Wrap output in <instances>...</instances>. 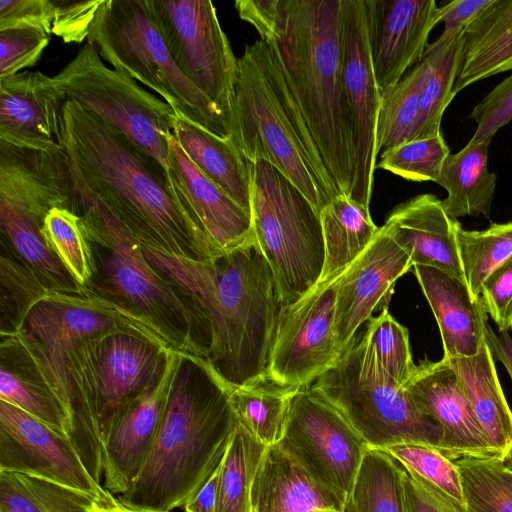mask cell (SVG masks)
I'll return each mask as SVG.
<instances>
[{
  "instance_id": "cell-5",
  "label": "cell",
  "mask_w": 512,
  "mask_h": 512,
  "mask_svg": "<svg viewBox=\"0 0 512 512\" xmlns=\"http://www.w3.org/2000/svg\"><path fill=\"white\" fill-rule=\"evenodd\" d=\"M271 42L327 171L348 195L354 160L343 85L342 0H282Z\"/></svg>"
},
{
  "instance_id": "cell-21",
  "label": "cell",
  "mask_w": 512,
  "mask_h": 512,
  "mask_svg": "<svg viewBox=\"0 0 512 512\" xmlns=\"http://www.w3.org/2000/svg\"><path fill=\"white\" fill-rule=\"evenodd\" d=\"M166 349L130 333L105 338L94 374L95 407L103 442L119 416L148 390L163 364Z\"/></svg>"
},
{
  "instance_id": "cell-23",
  "label": "cell",
  "mask_w": 512,
  "mask_h": 512,
  "mask_svg": "<svg viewBox=\"0 0 512 512\" xmlns=\"http://www.w3.org/2000/svg\"><path fill=\"white\" fill-rule=\"evenodd\" d=\"M383 226L408 254L412 266L435 268L466 285L457 242L461 224L435 195L421 194L400 203Z\"/></svg>"
},
{
  "instance_id": "cell-31",
  "label": "cell",
  "mask_w": 512,
  "mask_h": 512,
  "mask_svg": "<svg viewBox=\"0 0 512 512\" xmlns=\"http://www.w3.org/2000/svg\"><path fill=\"white\" fill-rule=\"evenodd\" d=\"M491 140L469 143L446 158L437 184L447 191L442 200L445 211L454 219L466 216L490 218L496 193L497 176L488 170Z\"/></svg>"
},
{
  "instance_id": "cell-40",
  "label": "cell",
  "mask_w": 512,
  "mask_h": 512,
  "mask_svg": "<svg viewBox=\"0 0 512 512\" xmlns=\"http://www.w3.org/2000/svg\"><path fill=\"white\" fill-rule=\"evenodd\" d=\"M457 242L466 286L472 298L479 300L485 279L512 256V221L491 223L484 230L460 226Z\"/></svg>"
},
{
  "instance_id": "cell-36",
  "label": "cell",
  "mask_w": 512,
  "mask_h": 512,
  "mask_svg": "<svg viewBox=\"0 0 512 512\" xmlns=\"http://www.w3.org/2000/svg\"><path fill=\"white\" fill-rule=\"evenodd\" d=\"M97 502L38 476L0 471V512H93Z\"/></svg>"
},
{
  "instance_id": "cell-56",
  "label": "cell",
  "mask_w": 512,
  "mask_h": 512,
  "mask_svg": "<svg viewBox=\"0 0 512 512\" xmlns=\"http://www.w3.org/2000/svg\"><path fill=\"white\" fill-rule=\"evenodd\" d=\"M485 340L494 359L496 358L505 366L512 380V329L506 332L495 333L488 324Z\"/></svg>"
},
{
  "instance_id": "cell-3",
  "label": "cell",
  "mask_w": 512,
  "mask_h": 512,
  "mask_svg": "<svg viewBox=\"0 0 512 512\" xmlns=\"http://www.w3.org/2000/svg\"><path fill=\"white\" fill-rule=\"evenodd\" d=\"M142 246L151 266L203 312L211 335L206 361L224 385L232 389L267 378L282 303L254 237L208 261Z\"/></svg>"
},
{
  "instance_id": "cell-20",
  "label": "cell",
  "mask_w": 512,
  "mask_h": 512,
  "mask_svg": "<svg viewBox=\"0 0 512 512\" xmlns=\"http://www.w3.org/2000/svg\"><path fill=\"white\" fill-rule=\"evenodd\" d=\"M372 67L383 94L417 65L438 22L434 0H367Z\"/></svg>"
},
{
  "instance_id": "cell-34",
  "label": "cell",
  "mask_w": 512,
  "mask_h": 512,
  "mask_svg": "<svg viewBox=\"0 0 512 512\" xmlns=\"http://www.w3.org/2000/svg\"><path fill=\"white\" fill-rule=\"evenodd\" d=\"M463 44L464 32L442 33L428 44L421 60L426 73L413 139L441 133L443 114L455 97L453 90L462 61Z\"/></svg>"
},
{
  "instance_id": "cell-15",
  "label": "cell",
  "mask_w": 512,
  "mask_h": 512,
  "mask_svg": "<svg viewBox=\"0 0 512 512\" xmlns=\"http://www.w3.org/2000/svg\"><path fill=\"white\" fill-rule=\"evenodd\" d=\"M343 85L350 113L354 171L348 196L370 211L379 155L377 124L381 91L369 46L367 0H342Z\"/></svg>"
},
{
  "instance_id": "cell-44",
  "label": "cell",
  "mask_w": 512,
  "mask_h": 512,
  "mask_svg": "<svg viewBox=\"0 0 512 512\" xmlns=\"http://www.w3.org/2000/svg\"><path fill=\"white\" fill-rule=\"evenodd\" d=\"M406 471L415 474L466 509L461 475L455 462L437 447L399 443L379 449Z\"/></svg>"
},
{
  "instance_id": "cell-30",
  "label": "cell",
  "mask_w": 512,
  "mask_h": 512,
  "mask_svg": "<svg viewBox=\"0 0 512 512\" xmlns=\"http://www.w3.org/2000/svg\"><path fill=\"white\" fill-rule=\"evenodd\" d=\"M358 373L375 382L404 387L414 364L409 333L383 308L371 317L364 333L349 344Z\"/></svg>"
},
{
  "instance_id": "cell-41",
  "label": "cell",
  "mask_w": 512,
  "mask_h": 512,
  "mask_svg": "<svg viewBox=\"0 0 512 512\" xmlns=\"http://www.w3.org/2000/svg\"><path fill=\"white\" fill-rule=\"evenodd\" d=\"M41 232L73 279L90 292L95 264L80 216L67 209L53 208L45 217Z\"/></svg>"
},
{
  "instance_id": "cell-26",
  "label": "cell",
  "mask_w": 512,
  "mask_h": 512,
  "mask_svg": "<svg viewBox=\"0 0 512 512\" xmlns=\"http://www.w3.org/2000/svg\"><path fill=\"white\" fill-rule=\"evenodd\" d=\"M167 141L187 203L208 237L222 251L234 249L249 241L253 237L250 213L235 203L195 166L173 133L168 136Z\"/></svg>"
},
{
  "instance_id": "cell-11",
  "label": "cell",
  "mask_w": 512,
  "mask_h": 512,
  "mask_svg": "<svg viewBox=\"0 0 512 512\" xmlns=\"http://www.w3.org/2000/svg\"><path fill=\"white\" fill-rule=\"evenodd\" d=\"M309 387L344 417L370 449L409 442L440 444L436 421L404 387L362 377L350 346Z\"/></svg>"
},
{
  "instance_id": "cell-58",
  "label": "cell",
  "mask_w": 512,
  "mask_h": 512,
  "mask_svg": "<svg viewBox=\"0 0 512 512\" xmlns=\"http://www.w3.org/2000/svg\"><path fill=\"white\" fill-rule=\"evenodd\" d=\"M504 463L506 467L512 472V455Z\"/></svg>"
},
{
  "instance_id": "cell-25",
  "label": "cell",
  "mask_w": 512,
  "mask_h": 512,
  "mask_svg": "<svg viewBox=\"0 0 512 512\" xmlns=\"http://www.w3.org/2000/svg\"><path fill=\"white\" fill-rule=\"evenodd\" d=\"M255 512H346L281 443L267 448L253 489Z\"/></svg>"
},
{
  "instance_id": "cell-13",
  "label": "cell",
  "mask_w": 512,
  "mask_h": 512,
  "mask_svg": "<svg viewBox=\"0 0 512 512\" xmlns=\"http://www.w3.org/2000/svg\"><path fill=\"white\" fill-rule=\"evenodd\" d=\"M280 443L346 511L368 446L344 417L309 386L299 388Z\"/></svg>"
},
{
  "instance_id": "cell-37",
  "label": "cell",
  "mask_w": 512,
  "mask_h": 512,
  "mask_svg": "<svg viewBox=\"0 0 512 512\" xmlns=\"http://www.w3.org/2000/svg\"><path fill=\"white\" fill-rule=\"evenodd\" d=\"M267 448L237 425L222 460L215 512H253L252 489Z\"/></svg>"
},
{
  "instance_id": "cell-16",
  "label": "cell",
  "mask_w": 512,
  "mask_h": 512,
  "mask_svg": "<svg viewBox=\"0 0 512 512\" xmlns=\"http://www.w3.org/2000/svg\"><path fill=\"white\" fill-rule=\"evenodd\" d=\"M0 471L38 476L86 493L101 503L117 498L93 479L66 436L2 400Z\"/></svg>"
},
{
  "instance_id": "cell-7",
  "label": "cell",
  "mask_w": 512,
  "mask_h": 512,
  "mask_svg": "<svg viewBox=\"0 0 512 512\" xmlns=\"http://www.w3.org/2000/svg\"><path fill=\"white\" fill-rule=\"evenodd\" d=\"M74 174L81 195L80 218L95 264L90 292L149 321L173 349L206 360L211 335L197 303L151 266L142 244Z\"/></svg>"
},
{
  "instance_id": "cell-54",
  "label": "cell",
  "mask_w": 512,
  "mask_h": 512,
  "mask_svg": "<svg viewBox=\"0 0 512 512\" xmlns=\"http://www.w3.org/2000/svg\"><path fill=\"white\" fill-rule=\"evenodd\" d=\"M491 0H455L438 7V22L444 23V34L463 32Z\"/></svg>"
},
{
  "instance_id": "cell-47",
  "label": "cell",
  "mask_w": 512,
  "mask_h": 512,
  "mask_svg": "<svg viewBox=\"0 0 512 512\" xmlns=\"http://www.w3.org/2000/svg\"><path fill=\"white\" fill-rule=\"evenodd\" d=\"M50 34L33 28L0 31V78L19 73L40 59Z\"/></svg>"
},
{
  "instance_id": "cell-1",
  "label": "cell",
  "mask_w": 512,
  "mask_h": 512,
  "mask_svg": "<svg viewBox=\"0 0 512 512\" xmlns=\"http://www.w3.org/2000/svg\"><path fill=\"white\" fill-rule=\"evenodd\" d=\"M114 333L138 335L172 348L149 321L94 293L47 294L30 309L17 331L1 335L0 345L1 360L35 377L56 398L67 437L99 484L104 442L95 407L94 373L101 345Z\"/></svg>"
},
{
  "instance_id": "cell-6",
  "label": "cell",
  "mask_w": 512,
  "mask_h": 512,
  "mask_svg": "<svg viewBox=\"0 0 512 512\" xmlns=\"http://www.w3.org/2000/svg\"><path fill=\"white\" fill-rule=\"evenodd\" d=\"M232 138L250 163L278 169L319 213L341 194L287 82L273 42L245 46L238 58Z\"/></svg>"
},
{
  "instance_id": "cell-45",
  "label": "cell",
  "mask_w": 512,
  "mask_h": 512,
  "mask_svg": "<svg viewBox=\"0 0 512 512\" xmlns=\"http://www.w3.org/2000/svg\"><path fill=\"white\" fill-rule=\"evenodd\" d=\"M450 149L442 133L414 138L383 150L378 168L406 180L438 183Z\"/></svg>"
},
{
  "instance_id": "cell-38",
  "label": "cell",
  "mask_w": 512,
  "mask_h": 512,
  "mask_svg": "<svg viewBox=\"0 0 512 512\" xmlns=\"http://www.w3.org/2000/svg\"><path fill=\"white\" fill-rule=\"evenodd\" d=\"M347 510L404 512L403 468L385 452L368 448L357 474Z\"/></svg>"
},
{
  "instance_id": "cell-18",
  "label": "cell",
  "mask_w": 512,
  "mask_h": 512,
  "mask_svg": "<svg viewBox=\"0 0 512 512\" xmlns=\"http://www.w3.org/2000/svg\"><path fill=\"white\" fill-rule=\"evenodd\" d=\"M408 254L384 226L336 282L335 333L342 353L359 327L383 302L387 307L396 281L412 269Z\"/></svg>"
},
{
  "instance_id": "cell-4",
  "label": "cell",
  "mask_w": 512,
  "mask_h": 512,
  "mask_svg": "<svg viewBox=\"0 0 512 512\" xmlns=\"http://www.w3.org/2000/svg\"><path fill=\"white\" fill-rule=\"evenodd\" d=\"M237 425L222 380L205 359L182 352L152 450L119 501L165 512L184 509L221 463Z\"/></svg>"
},
{
  "instance_id": "cell-43",
  "label": "cell",
  "mask_w": 512,
  "mask_h": 512,
  "mask_svg": "<svg viewBox=\"0 0 512 512\" xmlns=\"http://www.w3.org/2000/svg\"><path fill=\"white\" fill-rule=\"evenodd\" d=\"M1 244L0 332L4 335L17 331L30 309L51 292L9 247Z\"/></svg>"
},
{
  "instance_id": "cell-46",
  "label": "cell",
  "mask_w": 512,
  "mask_h": 512,
  "mask_svg": "<svg viewBox=\"0 0 512 512\" xmlns=\"http://www.w3.org/2000/svg\"><path fill=\"white\" fill-rule=\"evenodd\" d=\"M0 400L16 406L67 437L64 414L52 393L35 377L5 361H1Z\"/></svg>"
},
{
  "instance_id": "cell-17",
  "label": "cell",
  "mask_w": 512,
  "mask_h": 512,
  "mask_svg": "<svg viewBox=\"0 0 512 512\" xmlns=\"http://www.w3.org/2000/svg\"><path fill=\"white\" fill-rule=\"evenodd\" d=\"M182 352L168 348L148 390L116 420L104 440L103 487L119 496L140 474L156 440Z\"/></svg>"
},
{
  "instance_id": "cell-52",
  "label": "cell",
  "mask_w": 512,
  "mask_h": 512,
  "mask_svg": "<svg viewBox=\"0 0 512 512\" xmlns=\"http://www.w3.org/2000/svg\"><path fill=\"white\" fill-rule=\"evenodd\" d=\"M403 470L410 512H468L420 477Z\"/></svg>"
},
{
  "instance_id": "cell-12",
  "label": "cell",
  "mask_w": 512,
  "mask_h": 512,
  "mask_svg": "<svg viewBox=\"0 0 512 512\" xmlns=\"http://www.w3.org/2000/svg\"><path fill=\"white\" fill-rule=\"evenodd\" d=\"M164 44L181 73L222 112L232 128L238 68L209 0H146Z\"/></svg>"
},
{
  "instance_id": "cell-42",
  "label": "cell",
  "mask_w": 512,
  "mask_h": 512,
  "mask_svg": "<svg viewBox=\"0 0 512 512\" xmlns=\"http://www.w3.org/2000/svg\"><path fill=\"white\" fill-rule=\"evenodd\" d=\"M468 512H512V472L496 458L453 460Z\"/></svg>"
},
{
  "instance_id": "cell-57",
  "label": "cell",
  "mask_w": 512,
  "mask_h": 512,
  "mask_svg": "<svg viewBox=\"0 0 512 512\" xmlns=\"http://www.w3.org/2000/svg\"><path fill=\"white\" fill-rule=\"evenodd\" d=\"M93 512H165L151 509L129 507L121 503L118 497L109 503L97 502Z\"/></svg>"
},
{
  "instance_id": "cell-28",
  "label": "cell",
  "mask_w": 512,
  "mask_h": 512,
  "mask_svg": "<svg viewBox=\"0 0 512 512\" xmlns=\"http://www.w3.org/2000/svg\"><path fill=\"white\" fill-rule=\"evenodd\" d=\"M463 32L455 96L471 84L512 70V0H491Z\"/></svg>"
},
{
  "instance_id": "cell-27",
  "label": "cell",
  "mask_w": 512,
  "mask_h": 512,
  "mask_svg": "<svg viewBox=\"0 0 512 512\" xmlns=\"http://www.w3.org/2000/svg\"><path fill=\"white\" fill-rule=\"evenodd\" d=\"M443 359L455 371L478 422L499 459L505 462L512 455V410L486 340L473 356Z\"/></svg>"
},
{
  "instance_id": "cell-59",
  "label": "cell",
  "mask_w": 512,
  "mask_h": 512,
  "mask_svg": "<svg viewBox=\"0 0 512 512\" xmlns=\"http://www.w3.org/2000/svg\"><path fill=\"white\" fill-rule=\"evenodd\" d=\"M253 512H255V511L253 510Z\"/></svg>"
},
{
  "instance_id": "cell-19",
  "label": "cell",
  "mask_w": 512,
  "mask_h": 512,
  "mask_svg": "<svg viewBox=\"0 0 512 512\" xmlns=\"http://www.w3.org/2000/svg\"><path fill=\"white\" fill-rule=\"evenodd\" d=\"M404 389L439 425L441 440L437 448L447 457L499 459L445 359L421 360Z\"/></svg>"
},
{
  "instance_id": "cell-53",
  "label": "cell",
  "mask_w": 512,
  "mask_h": 512,
  "mask_svg": "<svg viewBox=\"0 0 512 512\" xmlns=\"http://www.w3.org/2000/svg\"><path fill=\"white\" fill-rule=\"evenodd\" d=\"M234 4L239 17L255 27L260 39L276 38L282 0H237Z\"/></svg>"
},
{
  "instance_id": "cell-10",
  "label": "cell",
  "mask_w": 512,
  "mask_h": 512,
  "mask_svg": "<svg viewBox=\"0 0 512 512\" xmlns=\"http://www.w3.org/2000/svg\"><path fill=\"white\" fill-rule=\"evenodd\" d=\"M53 77L68 99L124 134L167 178L190 211L169 152L167 138L177 117L169 104L124 70L109 68L88 43Z\"/></svg>"
},
{
  "instance_id": "cell-32",
  "label": "cell",
  "mask_w": 512,
  "mask_h": 512,
  "mask_svg": "<svg viewBox=\"0 0 512 512\" xmlns=\"http://www.w3.org/2000/svg\"><path fill=\"white\" fill-rule=\"evenodd\" d=\"M43 223L26 211L0 200L1 242L4 243L51 293L82 295L86 292L49 248Z\"/></svg>"
},
{
  "instance_id": "cell-50",
  "label": "cell",
  "mask_w": 512,
  "mask_h": 512,
  "mask_svg": "<svg viewBox=\"0 0 512 512\" xmlns=\"http://www.w3.org/2000/svg\"><path fill=\"white\" fill-rule=\"evenodd\" d=\"M52 2L54 5L52 33L65 43H81L88 38L103 0L79 2L52 0Z\"/></svg>"
},
{
  "instance_id": "cell-35",
  "label": "cell",
  "mask_w": 512,
  "mask_h": 512,
  "mask_svg": "<svg viewBox=\"0 0 512 512\" xmlns=\"http://www.w3.org/2000/svg\"><path fill=\"white\" fill-rule=\"evenodd\" d=\"M298 389L281 386L267 377L228 389V393L238 424L270 447L284 438L291 400Z\"/></svg>"
},
{
  "instance_id": "cell-14",
  "label": "cell",
  "mask_w": 512,
  "mask_h": 512,
  "mask_svg": "<svg viewBox=\"0 0 512 512\" xmlns=\"http://www.w3.org/2000/svg\"><path fill=\"white\" fill-rule=\"evenodd\" d=\"M317 283L282 306L271 344L267 376L284 387L310 386L343 354L335 333L336 282Z\"/></svg>"
},
{
  "instance_id": "cell-33",
  "label": "cell",
  "mask_w": 512,
  "mask_h": 512,
  "mask_svg": "<svg viewBox=\"0 0 512 512\" xmlns=\"http://www.w3.org/2000/svg\"><path fill=\"white\" fill-rule=\"evenodd\" d=\"M325 260L318 283L340 275L369 245L377 227L366 210L348 195L339 194L320 213Z\"/></svg>"
},
{
  "instance_id": "cell-8",
  "label": "cell",
  "mask_w": 512,
  "mask_h": 512,
  "mask_svg": "<svg viewBox=\"0 0 512 512\" xmlns=\"http://www.w3.org/2000/svg\"><path fill=\"white\" fill-rule=\"evenodd\" d=\"M87 41L114 69L155 91L177 116L219 137H232L220 109L173 62L146 0H103Z\"/></svg>"
},
{
  "instance_id": "cell-24",
  "label": "cell",
  "mask_w": 512,
  "mask_h": 512,
  "mask_svg": "<svg viewBox=\"0 0 512 512\" xmlns=\"http://www.w3.org/2000/svg\"><path fill=\"white\" fill-rule=\"evenodd\" d=\"M412 269L437 321L443 358L475 355L488 325L480 301L465 284L440 270L420 265Z\"/></svg>"
},
{
  "instance_id": "cell-39",
  "label": "cell",
  "mask_w": 512,
  "mask_h": 512,
  "mask_svg": "<svg viewBox=\"0 0 512 512\" xmlns=\"http://www.w3.org/2000/svg\"><path fill=\"white\" fill-rule=\"evenodd\" d=\"M425 73V65L420 61L396 85L382 94L377 124L379 154L413 139Z\"/></svg>"
},
{
  "instance_id": "cell-22",
  "label": "cell",
  "mask_w": 512,
  "mask_h": 512,
  "mask_svg": "<svg viewBox=\"0 0 512 512\" xmlns=\"http://www.w3.org/2000/svg\"><path fill=\"white\" fill-rule=\"evenodd\" d=\"M67 100L54 77L40 71L0 78V140L21 147L62 149V110Z\"/></svg>"
},
{
  "instance_id": "cell-29",
  "label": "cell",
  "mask_w": 512,
  "mask_h": 512,
  "mask_svg": "<svg viewBox=\"0 0 512 512\" xmlns=\"http://www.w3.org/2000/svg\"><path fill=\"white\" fill-rule=\"evenodd\" d=\"M173 135L195 166L250 213V162L233 138L219 137L179 116Z\"/></svg>"
},
{
  "instance_id": "cell-48",
  "label": "cell",
  "mask_w": 512,
  "mask_h": 512,
  "mask_svg": "<svg viewBox=\"0 0 512 512\" xmlns=\"http://www.w3.org/2000/svg\"><path fill=\"white\" fill-rule=\"evenodd\" d=\"M476 130L469 143L491 140L495 133L512 120V74L494 87L469 116Z\"/></svg>"
},
{
  "instance_id": "cell-51",
  "label": "cell",
  "mask_w": 512,
  "mask_h": 512,
  "mask_svg": "<svg viewBox=\"0 0 512 512\" xmlns=\"http://www.w3.org/2000/svg\"><path fill=\"white\" fill-rule=\"evenodd\" d=\"M52 0H0V31L33 28L52 33Z\"/></svg>"
},
{
  "instance_id": "cell-2",
  "label": "cell",
  "mask_w": 512,
  "mask_h": 512,
  "mask_svg": "<svg viewBox=\"0 0 512 512\" xmlns=\"http://www.w3.org/2000/svg\"><path fill=\"white\" fill-rule=\"evenodd\" d=\"M62 148L84 184L144 246L191 260L222 251L160 170L121 132L68 99Z\"/></svg>"
},
{
  "instance_id": "cell-9",
  "label": "cell",
  "mask_w": 512,
  "mask_h": 512,
  "mask_svg": "<svg viewBox=\"0 0 512 512\" xmlns=\"http://www.w3.org/2000/svg\"><path fill=\"white\" fill-rule=\"evenodd\" d=\"M253 237L267 260L282 306L302 298L319 281L325 260L320 213L278 169L250 163Z\"/></svg>"
},
{
  "instance_id": "cell-55",
  "label": "cell",
  "mask_w": 512,
  "mask_h": 512,
  "mask_svg": "<svg viewBox=\"0 0 512 512\" xmlns=\"http://www.w3.org/2000/svg\"><path fill=\"white\" fill-rule=\"evenodd\" d=\"M221 465L222 461L196 495L185 505L184 512H215L218 500Z\"/></svg>"
},
{
  "instance_id": "cell-49",
  "label": "cell",
  "mask_w": 512,
  "mask_h": 512,
  "mask_svg": "<svg viewBox=\"0 0 512 512\" xmlns=\"http://www.w3.org/2000/svg\"><path fill=\"white\" fill-rule=\"evenodd\" d=\"M479 301L498 332L512 329V256L485 279Z\"/></svg>"
}]
</instances>
